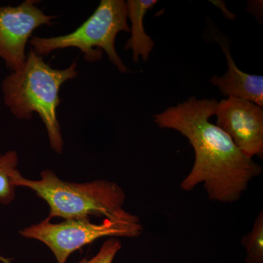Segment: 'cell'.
<instances>
[{"instance_id": "5", "label": "cell", "mask_w": 263, "mask_h": 263, "mask_svg": "<svg viewBox=\"0 0 263 263\" xmlns=\"http://www.w3.org/2000/svg\"><path fill=\"white\" fill-rule=\"evenodd\" d=\"M143 232L139 217L127 212L119 217L104 219L100 224H95L90 219H67L54 224L46 218L21 230L19 234L42 242L57 262L65 263L71 254L103 237L138 238Z\"/></svg>"}, {"instance_id": "11", "label": "cell", "mask_w": 263, "mask_h": 263, "mask_svg": "<svg viewBox=\"0 0 263 263\" xmlns=\"http://www.w3.org/2000/svg\"><path fill=\"white\" fill-rule=\"evenodd\" d=\"M242 245L247 251V263L263 262V212L259 213L252 229L242 238Z\"/></svg>"}, {"instance_id": "8", "label": "cell", "mask_w": 263, "mask_h": 263, "mask_svg": "<svg viewBox=\"0 0 263 263\" xmlns=\"http://www.w3.org/2000/svg\"><path fill=\"white\" fill-rule=\"evenodd\" d=\"M216 42L220 45L228 63V71L222 76H213L211 82L217 86L223 96L245 99L263 107L262 76L251 75L240 70L230 53L229 43L212 31Z\"/></svg>"}, {"instance_id": "9", "label": "cell", "mask_w": 263, "mask_h": 263, "mask_svg": "<svg viewBox=\"0 0 263 263\" xmlns=\"http://www.w3.org/2000/svg\"><path fill=\"white\" fill-rule=\"evenodd\" d=\"M158 1L157 0H128L127 18L131 22V37L126 43L125 51H133V61L138 63L140 57L143 62L149 58L155 42L145 32L143 19L148 10L152 9Z\"/></svg>"}, {"instance_id": "4", "label": "cell", "mask_w": 263, "mask_h": 263, "mask_svg": "<svg viewBox=\"0 0 263 263\" xmlns=\"http://www.w3.org/2000/svg\"><path fill=\"white\" fill-rule=\"evenodd\" d=\"M127 10L124 0H101L89 18L73 32L57 37L32 36L30 48L38 56L44 57L57 50L75 48L80 50L87 62L103 59L109 61L122 73L129 72L116 50L115 41L121 32H129Z\"/></svg>"}, {"instance_id": "7", "label": "cell", "mask_w": 263, "mask_h": 263, "mask_svg": "<svg viewBox=\"0 0 263 263\" xmlns=\"http://www.w3.org/2000/svg\"><path fill=\"white\" fill-rule=\"evenodd\" d=\"M216 126L249 158L263 157V108L245 99L230 97L218 102Z\"/></svg>"}, {"instance_id": "3", "label": "cell", "mask_w": 263, "mask_h": 263, "mask_svg": "<svg viewBox=\"0 0 263 263\" xmlns=\"http://www.w3.org/2000/svg\"><path fill=\"white\" fill-rule=\"evenodd\" d=\"M16 186L30 189L49 205L48 219H90V216L114 219L125 214L126 195L117 183L100 179L87 183L62 181L49 169L41 173V179L31 180L18 174Z\"/></svg>"}, {"instance_id": "12", "label": "cell", "mask_w": 263, "mask_h": 263, "mask_svg": "<svg viewBox=\"0 0 263 263\" xmlns=\"http://www.w3.org/2000/svg\"><path fill=\"white\" fill-rule=\"evenodd\" d=\"M122 249V243L117 238H109L104 242L98 254L91 259L84 258L78 263H113L118 252Z\"/></svg>"}, {"instance_id": "10", "label": "cell", "mask_w": 263, "mask_h": 263, "mask_svg": "<svg viewBox=\"0 0 263 263\" xmlns=\"http://www.w3.org/2000/svg\"><path fill=\"white\" fill-rule=\"evenodd\" d=\"M18 155L15 151L10 150L0 155V203L9 205L15 198L14 179L20 171L17 168ZM0 261L10 263L0 256Z\"/></svg>"}, {"instance_id": "6", "label": "cell", "mask_w": 263, "mask_h": 263, "mask_svg": "<svg viewBox=\"0 0 263 263\" xmlns=\"http://www.w3.org/2000/svg\"><path fill=\"white\" fill-rule=\"evenodd\" d=\"M36 0H26L17 6L0 5V59L10 72L23 67L27 45L35 29L52 26L57 15H47Z\"/></svg>"}, {"instance_id": "1", "label": "cell", "mask_w": 263, "mask_h": 263, "mask_svg": "<svg viewBox=\"0 0 263 263\" xmlns=\"http://www.w3.org/2000/svg\"><path fill=\"white\" fill-rule=\"evenodd\" d=\"M216 100L193 96L153 116L161 129H171L186 137L193 147L195 162L181 183L191 192L203 183L209 200L221 203L239 200L262 167L238 149L230 137L209 119L214 116Z\"/></svg>"}, {"instance_id": "2", "label": "cell", "mask_w": 263, "mask_h": 263, "mask_svg": "<svg viewBox=\"0 0 263 263\" xmlns=\"http://www.w3.org/2000/svg\"><path fill=\"white\" fill-rule=\"evenodd\" d=\"M77 67L74 61L67 68H53L30 48L23 67L10 72L2 81L3 101L11 114L20 120H29L34 113L38 114L47 131L50 146L58 155L64 150L57 118L60 88L77 77Z\"/></svg>"}]
</instances>
